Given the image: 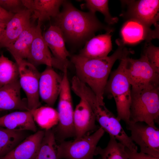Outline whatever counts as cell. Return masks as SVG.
Listing matches in <instances>:
<instances>
[{
  "label": "cell",
  "instance_id": "cell-1",
  "mask_svg": "<svg viewBox=\"0 0 159 159\" xmlns=\"http://www.w3.org/2000/svg\"><path fill=\"white\" fill-rule=\"evenodd\" d=\"M118 47L111 55L100 58H90L73 56L71 61L74 66L76 75L82 82L89 87L95 93L97 101L104 103L103 95L111 69L115 62L132 52L118 40Z\"/></svg>",
  "mask_w": 159,
  "mask_h": 159
},
{
  "label": "cell",
  "instance_id": "cell-2",
  "mask_svg": "<svg viewBox=\"0 0 159 159\" xmlns=\"http://www.w3.org/2000/svg\"><path fill=\"white\" fill-rule=\"evenodd\" d=\"M62 9L54 18V25L60 30L65 41L76 44L85 43L96 32L112 29L101 22L95 14L84 12L64 0Z\"/></svg>",
  "mask_w": 159,
  "mask_h": 159
},
{
  "label": "cell",
  "instance_id": "cell-3",
  "mask_svg": "<svg viewBox=\"0 0 159 159\" xmlns=\"http://www.w3.org/2000/svg\"><path fill=\"white\" fill-rule=\"evenodd\" d=\"M129 54H126L120 59L117 69L111 73L104 92L113 97L116 107L117 117L126 124L130 121L131 86L125 73L124 67L126 58Z\"/></svg>",
  "mask_w": 159,
  "mask_h": 159
},
{
  "label": "cell",
  "instance_id": "cell-4",
  "mask_svg": "<svg viewBox=\"0 0 159 159\" xmlns=\"http://www.w3.org/2000/svg\"><path fill=\"white\" fill-rule=\"evenodd\" d=\"M130 121L156 126L155 123L159 122V87L131 90Z\"/></svg>",
  "mask_w": 159,
  "mask_h": 159
},
{
  "label": "cell",
  "instance_id": "cell-5",
  "mask_svg": "<svg viewBox=\"0 0 159 159\" xmlns=\"http://www.w3.org/2000/svg\"><path fill=\"white\" fill-rule=\"evenodd\" d=\"M67 68L63 71L61 89L59 95L58 106L59 120L52 128L57 144L67 138L75 137L73 124V109L70 87L67 74Z\"/></svg>",
  "mask_w": 159,
  "mask_h": 159
},
{
  "label": "cell",
  "instance_id": "cell-6",
  "mask_svg": "<svg viewBox=\"0 0 159 159\" xmlns=\"http://www.w3.org/2000/svg\"><path fill=\"white\" fill-rule=\"evenodd\" d=\"M124 70L132 90L159 87V74L150 65L143 54L138 59L127 57Z\"/></svg>",
  "mask_w": 159,
  "mask_h": 159
},
{
  "label": "cell",
  "instance_id": "cell-7",
  "mask_svg": "<svg viewBox=\"0 0 159 159\" xmlns=\"http://www.w3.org/2000/svg\"><path fill=\"white\" fill-rule=\"evenodd\" d=\"M105 132L100 127L91 134L58 144L59 159H94L97 145Z\"/></svg>",
  "mask_w": 159,
  "mask_h": 159
},
{
  "label": "cell",
  "instance_id": "cell-8",
  "mask_svg": "<svg viewBox=\"0 0 159 159\" xmlns=\"http://www.w3.org/2000/svg\"><path fill=\"white\" fill-rule=\"evenodd\" d=\"M18 70L19 83L26 97L29 110L39 107V87L40 73L36 66L24 59L15 60Z\"/></svg>",
  "mask_w": 159,
  "mask_h": 159
},
{
  "label": "cell",
  "instance_id": "cell-9",
  "mask_svg": "<svg viewBox=\"0 0 159 159\" xmlns=\"http://www.w3.org/2000/svg\"><path fill=\"white\" fill-rule=\"evenodd\" d=\"M132 141L139 146L140 152L159 158V129L142 122L126 124Z\"/></svg>",
  "mask_w": 159,
  "mask_h": 159
},
{
  "label": "cell",
  "instance_id": "cell-10",
  "mask_svg": "<svg viewBox=\"0 0 159 159\" xmlns=\"http://www.w3.org/2000/svg\"><path fill=\"white\" fill-rule=\"evenodd\" d=\"M127 6L125 13L121 15L127 19L139 20L150 27H159V1L140 0L122 1Z\"/></svg>",
  "mask_w": 159,
  "mask_h": 159
},
{
  "label": "cell",
  "instance_id": "cell-11",
  "mask_svg": "<svg viewBox=\"0 0 159 159\" xmlns=\"http://www.w3.org/2000/svg\"><path fill=\"white\" fill-rule=\"evenodd\" d=\"M37 26L36 33L30 47L28 61L35 66L45 64L63 72L65 68H68L69 64L54 57L43 37L41 25L37 24Z\"/></svg>",
  "mask_w": 159,
  "mask_h": 159
},
{
  "label": "cell",
  "instance_id": "cell-12",
  "mask_svg": "<svg viewBox=\"0 0 159 159\" xmlns=\"http://www.w3.org/2000/svg\"><path fill=\"white\" fill-rule=\"evenodd\" d=\"M123 43L133 44L143 40L150 42L159 38V27L154 29L137 19H128L123 24L120 31Z\"/></svg>",
  "mask_w": 159,
  "mask_h": 159
},
{
  "label": "cell",
  "instance_id": "cell-13",
  "mask_svg": "<svg viewBox=\"0 0 159 159\" xmlns=\"http://www.w3.org/2000/svg\"><path fill=\"white\" fill-rule=\"evenodd\" d=\"M62 77L52 67L47 66L41 73L39 82V97L49 106L54 105L61 89Z\"/></svg>",
  "mask_w": 159,
  "mask_h": 159
},
{
  "label": "cell",
  "instance_id": "cell-14",
  "mask_svg": "<svg viewBox=\"0 0 159 159\" xmlns=\"http://www.w3.org/2000/svg\"><path fill=\"white\" fill-rule=\"evenodd\" d=\"M96 121L95 115L89 105L81 99L74 112L75 139H78L96 131L99 127L96 125Z\"/></svg>",
  "mask_w": 159,
  "mask_h": 159
},
{
  "label": "cell",
  "instance_id": "cell-15",
  "mask_svg": "<svg viewBox=\"0 0 159 159\" xmlns=\"http://www.w3.org/2000/svg\"><path fill=\"white\" fill-rule=\"evenodd\" d=\"M25 7L31 13V18L38 19L37 24L55 17L59 13V9L64 0H21Z\"/></svg>",
  "mask_w": 159,
  "mask_h": 159
},
{
  "label": "cell",
  "instance_id": "cell-16",
  "mask_svg": "<svg viewBox=\"0 0 159 159\" xmlns=\"http://www.w3.org/2000/svg\"><path fill=\"white\" fill-rule=\"evenodd\" d=\"M31 19V13L26 8L15 14L7 23L0 41V48H6L14 42L32 25Z\"/></svg>",
  "mask_w": 159,
  "mask_h": 159
},
{
  "label": "cell",
  "instance_id": "cell-17",
  "mask_svg": "<svg viewBox=\"0 0 159 159\" xmlns=\"http://www.w3.org/2000/svg\"><path fill=\"white\" fill-rule=\"evenodd\" d=\"M21 88L19 80L0 88V111L29 110L26 99L21 98Z\"/></svg>",
  "mask_w": 159,
  "mask_h": 159
},
{
  "label": "cell",
  "instance_id": "cell-18",
  "mask_svg": "<svg viewBox=\"0 0 159 159\" xmlns=\"http://www.w3.org/2000/svg\"><path fill=\"white\" fill-rule=\"evenodd\" d=\"M113 29L103 34L94 36L85 43L78 54L81 57L90 58L106 57L112 49L111 33Z\"/></svg>",
  "mask_w": 159,
  "mask_h": 159
},
{
  "label": "cell",
  "instance_id": "cell-19",
  "mask_svg": "<svg viewBox=\"0 0 159 159\" xmlns=\"http://www.w3.org/2000/svg\"><path fill=\"white\" fill-rule=\"evenodd\" d=\"M44 131L39 130L28 136L11 151L0 159H34Z\"/></svg>",
  "mask_w": 159,
  "mask_h": 159
},
{
  "label": "cell",
  "instance_id": "cell-20",
  "mask_svg": "<svg viewBox=\"0 0 159 159\" xmlns=\"http://www.w3.org/2000/svg\"><path fill=\"white\" fill-rule=\"evenodd\" d=\"M0 127L14 130L37 131V127L29 110L15 111L0 117Z\"/></svg>",
  "mask_w": 159,
  "mask_h": 159
},
{
  "label": "cell",
  "instance_id": "cell-21",
  "mask_svg": "<svg viewBox=\"0 0 159 159\" xmlns=\"http://www.w3.org/2000/svg\"><path fill=\"white\" fill-rule=\"evenodd\" d=\"M42 35L54 57L69 64L67 58L70 54L66 48L65 41L60 29L56 26L51 25Z\"/></svg>",
  "mask_w": 159,
  "mask_h": 159
},
{
  "label": "cell",
  "instance_id": "cell-22",
  "mask_svg": "<svg viewBox=\"0 0 159 159\" xmlns=\"http://www.w3.org/2000/svg\"><path fill=\"white\" fill-rule=\"evenodd\" d=\"M37 31V26L32 24L6 47L15 60L27 59Z\"/></svg>",
  "mask_w": 159,
  "mask_h": 159
},
{
  "label": "cell",
  "instance_id": "cell-23",
  "mask_svg": "<svg viewBox=\"0 0 159 159\" xmlns=\"http://www.w3.org/2000/svg\"><path fill=\"white\" fill-rule=\"evenodd\" d=\"M26 130H14L0 127V158L4 156L27 136Z\"/></svg>",
  "mask_w": 159,
  "mask_h": 159
},
{
  "label": "cell",
  "instance_id": "cell-24",
  "mask_svg": "<svg viewBox=\"0 0 159 159\" xmlns=\"http://www.w3.org/2000/svg\"><path fill=\"white\" fill-rule=\"evenodd\" d=\"M29 111L34 121L44 130L51 129L58 124V112L52 107L40 106Z\"/></svg>",
  "mask_w": 159,
  "mask_h": 159
},
{
  "label": "cell",
  "instance_id": "cell-25",
  "mask_svg": "<svg viewBox=\"0 0 159 159\" xmlns=\"http://www.w3.org/2000/svg\"><path fill=\"white\" fill-rule=\"evenodd\" d=\"M126 147L114 138L110 137L108 144L104 148L97 146L95 155H99L100 159H129Z\"/></svg>",
  "mask_w": 159,
  "mask_h": 159
},
{
  "label": "cell",
  "instance_id": "cell-26",
  "mask_svg": "<svg viewBox=\"0 0 159 159\" xmlns=\"http://www.w3.org/2000/svg\"><path fill=\"white\" fill-rule=\"evenodd\" d=\"M34 159H59L58 144L52 129L45 130Z\"/></svg>",
  "mask_w": 159,
  "mask_h": 159
},
{
  "label": "cell",
  "instance_id": "cell-27",
  "mask_svg": "<svg viewBox=\"0 0 159 159\" xmlns=\"http://www.w3.org/2000/svg\"><path fill=\"white\" fill-rule=\"evenodd\" d=\"M17 65L8 58L0 57V88L19 80Z\"/></svg>",
  "mask_w": 159,
  "mask_h": 159
},
{
  "label": "cell",
  "instance_id": "cell-28",
  "mask_svg": "<svg viewBox=\"0 0 159 159\" xmlns=\"http://www.w3.org/2000/svg\"><path fill=\"white\" fill-rule=\"evenodd\" d=\"M85 6L89 12L95 14L96 11L102 13L105 22L108 25H113L117 22V17H113L110 14L108 7L109 1L107 0H86Z\"/></svg>",
  "mask_w": 159,
  "mask_h": 159
},
{
  "label": "cell",
  "instance_id": "cell-29",
  "mask_svg": "<svg viewBox=\"0 0 159 159\" xmlns=\"http://www.w3.org/2000/svg\"><path fill=\"white\" fill-rule=\"evenodd\" d=\"M151 67L159 74V48L150 42H147L144 47L143 53Z\"/></svg>",
  "mask_w": 159,
  "mask_h": 159
},
{
  "label": "cell",
  "instance_id": "cell-30",
  "mask_svg": "<svg viewBox=\"0 0 159 159\" xmlns=\"http://www.w3.org/2000/svg\"><path fill=\"white\" fill-rule=\"evenodd\" d=\"M0 6L14 14L26 8L21 0H0Z\"/></svg>",
  "mask_w": 159,
  "mask_h": 159
},
{
  "label": "cell",
  "instance_id": "cell-31",
  "mask_svg": "<svg viewBox=\"0 0 159 159\" xmlns=\"http://www.w3.org/2000/svg\"><path fill=\"white\" fill-rule=\"evenodd\" d=\"M126 148L129 156V159H159V158L156 157L140 152H138V151H132L127 148Z\"/></svg>",
  "mask_w": 159,
  "mask_h": 159
},
{
  "label": "cell",
  "instance_id": "cell-32",
  "mask_svg": "<svg viewBox=\"0 0 159 159\" xmlns=\"http://www.w3.org/2000/svg\"><path fill=\"white\" fill-rule=\"evenodd\" d=\"M14 15V14L7 11L0 6V21L7 23Z\"/></svg>",
  "mask_w": 159,
  "mask_h": 159
},
{
  "label": "cell",
  "instance_id": "cell-33",
  "mask_svg": "<svg viewBox=\"0 0 159 159\" xmlns=\"http://www.w3.org/2000/svg\"><path fill=\"white\" fill-rule=\"evenodd\" d=\"M7 23L0 21V41L3 37Z\"/></svg>",
  "mask_w": 159,
  "mask_h": 159
},
{
  "label": "cell",
  "instance_id": "cell-34",
  "mask_svg": "<svg viewBox=\"0 0 159 159\" xmlns=\"http://www.w3.org/2000/svg\"><path fill=\"white\" fill-rule=\"evenodd\" d=\"M98 159H100V158H98Z\"/></svg>",
  "mask_w": 159,
  "mask_h": 159
}]
</instances>
